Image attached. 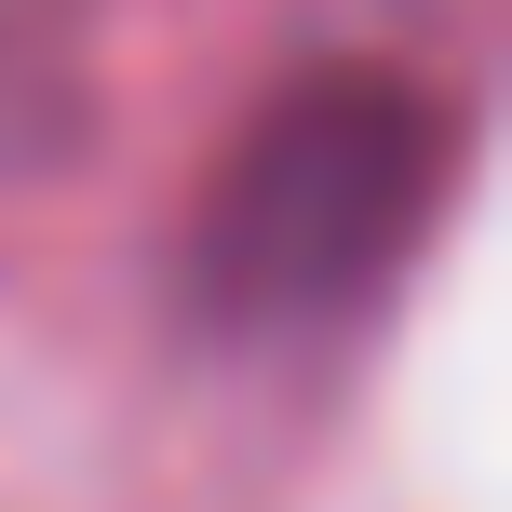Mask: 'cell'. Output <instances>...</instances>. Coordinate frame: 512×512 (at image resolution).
Here are the masks:
<instances>
[{
  "label": "cell",
  "instance_id": "obj_1",
  "mask_svg": "<svg viewBox=\"0 0 512 512\" xmlns=\"http://www.w3.org/2000/svg\"><path fill=\"white\" fill-rule=\"evenodd\" d=\"M459 189V108L391 54L270 81L176 243V297L216 351H310L364 324Z\"/></svg>",
  "mask_w": 512,
  "mask_h": 512
},
{
  "label": "cell",
  "instance_id": "obj_2",
  "mask_svg": "<svg viewBox=\"0 0 512 512\" xmlns=\"http://www.w3.org/2000/svg\"><path fill=\"white\" fill-rule=\"evenodd\" d=\"M95 135V0H0V189H41Z\"/></svg>",
  "mask_w": 512,
  "mask_h": 512
}]
</instances>
